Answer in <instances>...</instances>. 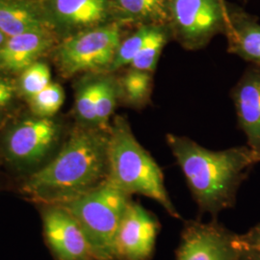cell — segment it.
<instances>
[{
	"label": "cell",
	"instance_id": "11",
	"mask_svg": "<svg viewBox=\"0 0 260 260\" xmlns=\"http://www.w3.org/2000/svg\"><path fill=\"white\" fill-rule=\"evenodd\" d=\"M232 96L247 146L260 160V66L251 65L246 70Z\"/></svg>",
	"mask_w": 260,
	"mask_h": 260
},
{
	"label": "cell",
	"instance_id": "19",
	"mask_svg": "<svg viewBox=\"0 0 260 260\" xmlns=\"http://www.w3.org/2000/svg\"><path fill=\"white\" fill-rule=\"evenodd\" d=\"M171 40L173 39L169 26H153L145 46L128 68L154 74L162 51Z\"/></svg>",
	"mask_w": 260,
	"mask_h": 260
},
{
	"label": "cell",
	"instance_id": "1",
	"mask_svg": "<svg viewBox=\"0 0 260 260\" xmlns=\"http://www.w3.org/2000/svg\"><path fill=\"white\" fill-rule=\"evenodd\" d=\"M109 129L75 123L58 152L29 175L21 192L43 205H65L107 181Z\"/></svg>",
	"mask_w": 260,
	"mask_h": 260
},
{
	"label": "cell",
	"instance_id": "16",
	"mask_svg": "<svg viewBox=\"0 0 260 260\" xmlns=\"http://www.w3.org/2000/svg\"><path fill=\"white\" fill-rule=\"evenodd\" d=\"M48 26L46 16L26 1L0 0V31L6 37L44 31Z\"/></svg>",
	"mask_w": 260,
	"mask_h": 260
},
{
	"label": "cell",
	"instance_id": "26",
	"mask_svg": "<svg viewBox=\"0 0 260 260\" xmlns=\"http://www.w3.org/2000/svg\"><path fill=\"white\" fill-rule=\"evenodd\" d=\"M6 39H7V37L0 31V46L6 41Z\"/></svg>",
	"mask_w": 260,
	"mask_h": 260
},
{
	"label": "cell",
	"instance_id": "9",
	"mask_svg": "<svg viewBox=\"0 0 260 260\" xmlns=\"http://www.w3.org/2000/svg\"><path fill=\"white\" fill-rule=\"evenodd\" d=\"M44 233L57 260H95L82 229L63 205H44Z\"/></svg>",
	"mask_w": 260,
	"mask_h": 260
},
{
	"label": "cell",
	"instance_id": "10",
	"mask_svg": "<svg viewBox=\"0 0 260 260\" xmlns=\"http://www.w3.org/2000/svg\"><path fill=\"white\" fill-rule=\"evenodd\" d=\"M158 230L157 219L131 201L116 237L117 260H149L155 248Z\"/></svg>",
	"mask_w": 260,
	"mask_h": 260
},
{
	"label": "cell",
	"instance_id": "17",
	"mask_svg": "<svg viewBox=\"0 0 260 260\" xmlns=\"http://www.w3.org/2000/svg\"><path fill=\"white\" fill-rule=\"evenodd\" d=\"M153 73L125 68L118 75L121 103L134 110L146 108L151 102L153 91Z\"/></svg>",
	"mask_w": 260,
	"mask_h": 260
},
{
	"label": "cell",
	"instance_id": "6",
	"mask_svg": "<svg viewBox=\"0 0 260 260\" xmlns=\"http://www.w3.org/2000/svg\"><path fill=\"white\" fill-rule=\"evenodd\" d=\"M129 30L113 21L66 37L56 52L61 73L66 77L108 73L121 40Z\"/></svg>",
	"mask_w": 260,
	"mask_h": 260
},
{
	"label": "cell",
	"instance_id": "5",
	"mask_svg": "<svg viewBox=\"0 0 260 260\" xmlns=\"http://www.w3.org/2000/svg\"><path fill=\"white\" fill-rule=\"evenodd\" d=\"M63 135L60 121L33 116L11 124L2 135L0 147L12 167L31 175L58 152L65 140Z\"/></svg>",
	"mask_w": 260,
	"mask_h": 260
},
{
	"label": "cell",
	"instance_id": "13",
	"mask_svg": "<svg viewBox=\"0 0 260 260\" xmlns=\"http://www.w3.org/2000/svg\"><path fill=\"white\" fill-rule=\"evenodd\" d=\"M230 53L260 66V24L240 7L228 3V19L223 32Z\"/></svg>",
	"mask_w": 260,
	"mask_h": 260
},
{
	"label": "cell",
	"instance_id": "21",
	"mask_svg": "<svg viewBox=\"0 0 260 260\" xmlns=\"http://www.w3.org/2000/svg\"><path fill=\"white\" fill-rule=\"evenodd\" d=\"M28 102L34 116L53 118L65 102V91L60 84L51 82Z\"/></svg>",
	"mask_w": 260,
	"mask_h": 260
},
{
	"label": "cell",
	"instance_id": "24",
	"mask_svg": "<svg viewBox=\"0 0 260 260\" xmlns=\"http://www.w3.org/2000/svg\"><path fill=\"white\" fill-rule=\"evenodd\" d=\"M238 243L241 248L260 250V223L248 233L238 235Z\"/></svg>",
	"mask_w": 260,
	"mask_h": 260
},
{
	"label": "cell",
	"instance_id": "8",
	"mask_svg": "<svg viewBox=\"0 0 260 260\" xmlns=\"http://www.w3.org/2000/svg\"><path fill=\"white\" fill-rule=\"evenodd\" d=\"M238 235L217 222L185 223L177 260H238Z\"/></svg>",
	"mask_w": 260,
	"mask_h": 260
},
{
	"label": "cell",
	"instance_id": "4",
	"mask_svg": "<svg viewBox=\"0 0 260 260\" xmlns=\"http://www.w3.org/2000/svg\"><path fill=\"white\" fill-rule=\"evenodd\" d=\"M131 196L107 181L62 205L75 218L89 242L95 260H117L116 237Z\"/></svg>",
	"mask_w": 260,
	"mask_h": 260
},
{
	"label": "cell",
	"instance_id": "7",
	"mask_svg": "<svg viewBox=\"0 0 260 260\" xmlns=\"http://www.w3.org/2000/svg\"><path fill=\"white\" fill-rule=\"evenodd\" d=\"M226 19L225 0H171L172 39L187 50L202 49L215 36L223 34Z\"/></svg>",
	"mask_w": 260,
	"mask_h": 260
},
{
	"label": "cell",
	"instance_id": "12",
	"mask_svg": "<svg viewBox=\"0 0 260 260\" xmlns=\"http://www.w3.org/2000/svg\"><path fill=\"white\" fill-rule=\"evenodd\" d=\"M51 11L67 37L114 21L109 0H51Z\"/></svg>",
	"mask_w": 260,
	"mask_h": 260
},
{
	"label": "cell",
	"instance_id": "15",
	"mask_svg": "<svg viewBox=\"0 0 260 260\" xmlns=\"http://www.w3.org/2000/svg\"><path fill=\"white\" fill-rule=\"evenodd\" d=\"M114 21L133 29L169 26L171 0H109Z\"/></svg>",
	"mask_w": 260,
	"mask_h": 260
},
{
	"label": "cell",
	"instance_id": "22",
	"mask_svg": "<svg viewBox=\"0 0 260 260\" xmlns=\"http://www.w3.org/2000/svg\"><path fill=\"white\" fill-rule=\"evenodd\" d=\"M51 82L49 67L44 62L37 61L20 74L17 85L18 92L29 101Z\"/></svg>",
	"mask_w": 260,
	"mask_h": 260
},
{
	"label": "cell",
	"instance_id": "20",
	"mask_svg": "<svg viewBox=\"0 0 260 260\" xmlns=\"http://www.w3.org/2000/svg\"><path fill=\"white\" fill-rule=\"evenodd\" d=\"M152 28L153 26H140L131 29L121 40L108 73L116 74L131 65L145 46Z\"/></svg>",
	"mask_w": 260,
	"mask_h": 260
},
{
	"label": "cell",
	"instance_id": "25",
	"mask_svg": "<svg viewBox=\"0 0 260 260\" xmlns=\"http://www.w3.org/2000/svg\"><path fill=\"white\" fill-rule=\"evenodd\" d=\"M240 246V245H239ZM240 255L238 260H260V250L245 249L240 247Z\"/></svg>",
	"mask_w": 260,
	"mask_h": 260
},
{
	"label": "cell",
	"instance_id": "23",
	"mask_svg": "<svg viewBox=\"0 0 260 260\" xmlns=\"http://www.w3.org/2000/svg\"><path fill=\"white\" fill-rule=\"evenodd\" d=\"M17 93V85L9 78L0 75V121L11 109Z\"/></svg>",
	"mask_w": 260,
	"mask_h": 260
},
{
	"label": "cell",
	"instance_id": "3",
	"mask_svg": "<svg viewBox=\"0 0 260 260\" xmlns=\"http://www.w3.org/2000/svg\"><path fill=\"white\" fill-rule=\"evenodd\" d=\"M107 182L127 195L157 202L172 217L180 219L156 161L140 144L123 116H115L109 128Z\"/></svg>",
	"mask_w": 260,
	"mask_h": 260
},
{
	"label": "cell",
	"instance_id": "2",
	"mask_svg": "<svg viewBox=\"0 0 260 260\" xmlns=\"http://www.w3.org/2000/svg\"><path fill=\"white\" fill-rule=\"evenodd\" d=\"M168 146L203 213L233 207L238 189L259 158L248 146L210 150L185 136L168 134Z\"/></svg>",
	"mask_w": 260,
	"mask_h": 260
},
{
	"label": "cell",
	"instance_id": "18",
	"mask_svg": "<svg viewBox=\"0 0 260 260\" xmlns=\"http://www.w3.org/2000/svg\"><path fill=\"white\" fill-rule=\"evenodd\" d=\"M102 73L86 74L75 84V111L76 124L99 128L96 104Z\"/></svg>",
	"mask_w": 260,
	"mask_h": 260
},
{
	"label": "cell",
	"instance_id": "14",
	"mask_svg": "<svg viewBox=\"0 0 260 260\" xmlns=\"http://www.w3.org/2000/svg\"><path fill=\"white\" fill-rule=\"evenodd\" d=\"M52 44L47 30L32 31L7 38L0 46V70L10 74H21L37 62Z\"/></svg>",
	"mask_w": 260,
	"mask_h": 260
}]
</instances>
